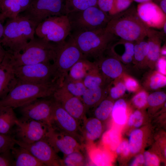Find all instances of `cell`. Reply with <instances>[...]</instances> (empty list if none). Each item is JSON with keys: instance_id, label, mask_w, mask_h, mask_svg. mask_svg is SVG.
I'll return each mask as SVG.
<instances>
[{"instance_id": "17", "label": "cell", "mask_w": 166, "mask_h": 166, "mask_svg": "<svg viewBox=\"0 0 166 166\" xmlns=\"http://www.w3.org/2000/svg\"><path fill=\"white\" fill-rule=\"evenodd\" d=\"M45 139L57 153L60 152L64 155L81 148L80 144L75 138L51 126Z\"/></svg>"}, {"instance_id": "36", "label": "cell", "mask_w": 166, "mask_h": 166, "mask_svg": "<svg viewBox=\"0 0 166 166\" xmlns=\"http://www.w3.org/2000/svg\"><path fill=\"white\" fill-rule=\"evenodd\" d=\"M143 136V132L140 129L135 130L131 132L128 144L132 153H136L139 151L142 144Z\"/></svg>"}, {"instance_id": "25", "label": "cell", "mask_w": 166, "mask_h": 166, "mask_svg": "<svg viewBox=\"0 0 166 166\" xmlns=\"http://www.w3.org/2000/svg\"><path fill=\"white\" fill-rule=\"evenodd\" d=\"M96 62L84 58L76 63L69 70L68 75L70 78L83 81L86 76L97 66Z\"/></svg>"}, {"instance_id": "9", "label": "cell", "mask_w": 166, "mask_h": 166, "mask_svg": "<svg viewBox=\"0 0 166 166\" xmlns=\"http://www.w3.org/2000/svg\"><path fill=\"white\" fill-rule=\"evenodd\" d=\"M13 69L19 81L36 84L55 81L60 83L53 63H41L14 67Z\"/></svg>"}, {"instance_id": "35", "label": "cell", "mask_w": 166, "mask_h": 166, "mask_svg": "<svg viewBox=\"0 0 166 166\" xmlns=\"http://www.w3.org/2000/svg\"><path fill=\"white\" fill-rule=\"evenodd\" d=\"M136 42L134 45L133 58L138 62H141L146 60L149 50V46L147 42L144 39Z\"/></svg>"}, {"instance_id": "8", "label": "cell", "mask_w": 166, "mask_h": 166, "mask_svg": "<svg viewBox=\"0 0 166 166\" xmlns=\"http://www.w3.org/2000/svg\"><path fill=\"white\" fill-rule=\"evenodd\" d=\"M84 58L83 54L70 35L67 40L57 45L56 56L53 64L61 86L72 67Z\"/></svg>"}, {"instance_id": "51", "label": "cell", "mask_w": 166, "mask_h": 166, "mask_svg": "<svg viewBox=\"0 0 166 166\" xmlns=\"http://www.w3.org/2000/svg\"><path fill=\"white\" fill-rule=\"evenodd\" d=\"M166 14V0H152Z\"/></svg>"}, {"instance_id": "40", "label": "cell", "mask_w": 166, "mask_h": 166, "mask_svg": "<svg viewBox=\"0 0 166 166\" xmlns=\"http://www.w3.org/2000/svg\"><path fill=\"white\" fill-rule=\"evenodd\" d=\"M133 0H113V6L110 15H113L124 11L131 6Z\"/></svg>"}, {"instance_id": "5", "label": "cell", "mask_w": 166, "mask_h": 166, "mask_svg": "<svg viewBox=\"0 0 166 166\" xmlns=\"http://www.w3.org/2000/svg\"><path fill=\"white\" fill-rule=\"evenodd\" d=\"M85 58L97 61L119 39L105 28L71 34Z\"/></svg>"}, {"instance_id": "59", "label": "cell", "mask_w": 166, "mask_h": 166, "mask_svg": "<svg viewBox=\"0 0 166 166\" xmlns=\"http://www.w3.org/2000/svg\"><path fill=\"white\" fill-rule=\"evenodd\" d=\"M1 0H0V1H1Z\"/></svg>"}, {"instance_id": "54", "label": "cell", "mask_w": 166, "mask_h": 166, "mask_svg": "<svg viewBox=\"0 0 166 166\" xmlns=\"http://www.w3.org/2000/svg\"><path fill=\"white\" fill-rule=\"evenodd\" d=\"M5 50L1 45L0 46V62L2 61L5 53Z\"/></svg>"}, {"instance_id": "32", "label": "cell", "mask_w": 166, "mask_h": 166, "mask_svg": "<svg viewBox=\"0 0 166 166\" xmlns=\"http://www.w3.org/2000/svg\"><path fill=\"white\" fill-rule=\"evenodd\" d=\"M113 104L112 101L106 99L101 101L96 107L94 110L95 118L100 121L107 119L111 113Z\"/></svg>"}, {"instance_id": "41", "label": "cell", "mask_w": 166, "mask_h": 166, "mask_svg": "<svg viewBox=\"0 0 166 166\" xmlns=\"http://www.w3.org/2000/svg\"><path fill=\"white\" fill-rule=\"evenodd\" d=\"M126 90L124 83L119 82L111 88L109 90L110 95L113 99H117L123 95Z\"/></svg>"}, {"instance_id": "56", "label": "cell", "mask_w": 166, "mask_h": 166, "mask_svg": "<svg viewBox=\"0 0 166 166\" xmlns=\"http://www.w3.org/2000/svg\"><path fill=\"white\" fill-rule=\"evenodd\" d=\"M133 1H134L137 2L139 3H143L144 2H147L149 1H152V0H133Z\"/></svg>"}, {"instance_id": "24", "label": "cell", "mask_w": 166, "mask_h": 166, "mask_svg": "<svg viewBox=\"0 0 166 166\" xmlns=\"http://www.w3.org/2000/svg\"><path fill=\"white\" fill-rule=\"evenodd\" d=\"M17 119L12 108L0 106V133L12 135Z\"/></svg>"}, {"instance_id": "12", "label": "cell", "mask_w": 166, "mask_h": 166, "mask_svg": "<svg viewBox=\"0 0 166 166\" xmlns=\"http://www.w3.org/2000/svg\"><path fill=\"white\" fill-rule=\"evenodd\" d=\"M50 126L72 136L80 144L83 139V133L79 122L54 99Z\"/></svg>"}, {"instance_id": "22", "label": "cell", "mask_w": 166, "mask_h": 166, "mask_svg": "<svg viewBox=\"0 0 166 166\" xmlns=\"http://www.w3.org/2000/svg\"><path fill=\"white\" fill-rule=\"evenodd\" d=\"M147 37L149 50L146 60L152 63H156L160 56L161 45L164 39L159 33L151 28L148 30Z\"/></svg>"}, {"instance_id": "3", "label": "cell", "mask_w": 166, "mask_h": 166, "mask_svg": "<svg viewBox=\"0 0 166 166\" xmlns=\"http://www.w3.org/2000/svg\"><path fill=\"white\" fill-rule=\"evenodd\" d=\"M60 86L58 81L36 84L18 81L7 95L0 100V106L20 108L36 99L52 97Z\"/></svg>"}, {"instance_id": "7", "label": "cell", "mask_w": 166, "mask_h": 166, "mask_svg": "<svg viewBox=\"0 0 166 166\" xmlns=\"http://www.w3.org/2000/svg\"><path fill=\"white\" fill-rule=\"evenodd\" d=\"M39 38L55 44L63 43L71 34V28L66 15L48 17L36 27L35 33Z\"/></svg>"}, {"instance_id": "14", "label": "cell", "mask_w": 166, "mask_h": 166, "mask_svg": "<svg viewBox=\"0 0 166 166\" xmlns=\"http://www.w3.org/2000/svg\"><path fill=\"white\" fill-rule=\"evenodd\" d=\"M54 99L53 97L36 99L19 108L22 116L50 126Z\"/></svg>"}, {"instance_id": "2", "label": "cell", "mask_w": 166, "mask_h": 166, "mask_svg": "<svg viewBox=\"0 0 166 166\" xmlns=\"http://www.w3.org/2000/svg\"><path fill=\"white\" fill-rule=\"evenodd\" d=\"M37 26L24 15H18L9 19L4 25L2 47L8 52L15 54L22 52L28 42L34 38Z\"/></svg>"}, {"instance_id": "38", "label": "cell", "mask_w": 166, "mask_h": 166, "mask_svg": "<svg viewBox=\"0 0 166 166\" xmlns=\"http://www.w3.org/2000/svg\"><path fill=\"white\" fill-rule=\"evenodd\" d=\"M149 86L153 90L164 87L166 85V76L159 72L154 73L150 77Z\"/></svg>"}, {"instance_id": "29", "label": "cell", "mask_w": 166, "mask_h": 166, "mask_svg": "<svg viewBox=\"0 0 166 166\" xmlns=\"http://www.w3.org/2000/svg\"><path fill=\"white\" fill-rule=\"evenodd\" d=\"M97 0H64L66 15L68 13L85 10L97 6Z\"/></svg>"}, {"instance_id": "15", "label": "cell", "mask_w": 166, "mask_h": 166, "mask_svg": "<svg viewBox=\"0 0 166 166\" xmlns=\"http://www.w3.org/2000/svg\"><path fill=\"white\" fill-rule=\"evenodd\" d=\"M53 97L79 123L83 122L86 118V112L81 98L70 93L64 85L60 86L56 90Z\"/></svg>"}, {"instance_id": "30", "label": "cell", "mask_w": 166, "mask_h": 166, "mask_svg": "<svg viewBox=\"0 0 166 166\" xmlns=\"http://www.w3.org/2000/svg\"><path fill=\"white\" fill-rule=\"evenodd\" d=\"M62 85L71 94L81 98L87 89L83 81L72 79L68 75L65 78Z\"/></svg>"}, {"instance_id": "52", "label": "cell", "mask_w": 166, "mask_h": 166, "mask_svg": "<svg viewBox=\"0 0 166 166\" xmlns=\"http://www.w3.org/2000/svg\"><path fill=\"white\" fill-rule=\"evenodd\" d=\"M4 21L0 19V41L1 39L3 34L4 26L3 25Z\"/></svg>"}, {"instance_id": "44", "label": "cell", "mask_w": 166, "mask_h": 166, "mask_svg": "<svg viewBox=\"0 0 166 166\" xmlns=\"http://www.w3.org/2000/svg\"><path fill=\"white\" fill-rule=\"evenodd\" d=\"M13 161L10 150L0 153V166H13Z\"/></svg>"}, {"instance_id": "31", "label": "cell", "mask_w": 166, "mask_h": 166, "mask_svg": "<svg viewBox=\"0 0 166 166\" xmlns=\"http://www.w3.org/2000/svg\"><path fill=\"white\" fill-rule=\"evenodd\" d=\"M126 107V104L123 99L118 100L113 104L111 113L112 117L117 123L123 124L125 123Z\"/></svg>"}, {"instance_id": "46", "label": "cell", "mask_w": 166, "mask_h": 166, "mask_svg": "<svg viewBox=\"0 0 166 166\" xmlns=\"http://www.w3.org/2000/svg\"><path fill=\"white\" fill-rule=\"evenodd\" d=\"M124 84L126 89L130 92L135 91L137 89L139 86L137 81L131 77L126 78Z\"/></svg>"}, {"instance_id": "58", "label": "cell", "mask_w": 166, "mask_h": 166, "mask_svg": "<svg viewBox=\"0 0 166 166\" xmlns=\"http://www.w3.org/2000/svg\"><path fill=\"white\" fill-rule=\"evenodd\" d=\"M0 45H1V44H0Z\"/></svg>"}, {"instance_id": "45", "label": "cell", "mask_w": 166, "mask_h": 166, "mask_svg": "<svg viewBox=\"0 0 166 166\" xmlns=\"http://www.w3.org/2000/svg\"><path fill=\"white\" fill-rule=\"evenodd\" d=\"M144 164L146 166H158L159 161L157 157L155 155L148 152H145L144 154Z\"/></svg>"}, {"instance_id": "10", "label": "cell", "mask_w": 166, "mask_h": 166, "mask_svg": "<svg viewBox=\"0 0 166 166\" xmlns=\"http://www.w3.org/2000/svg\"><path fill=\"white\" fill-rule=\"evenodd\" d=\"M23 12L37 26L48 17L66 15L64 0H33Z\"/></svg>"}, {"instance_id": "1", "label": "cell", "mask_w": 166, "mask_h": 166, "mask_svg": "<svg viewBox=\"0 0 166 166\" xmlns=\"http://www.w3.org/2000/svg\"><path fill=\"white\" fill-rule=\"evenodd\" d=\"M149 28L139 17L134 6L112 16L105 30L119 39L136 42L147 37Z\"/></svg>"}, {"instance_id": "47", "label": "cell", "mask_w": 166, "mask_h": 166, "mask_svg": "<svg viewBox=\"0 0 166 166\" xmlns=\"http://www.w3.org/2000/svg\"><path fill=\"white\" fill-rule=\"evenodd\" d=\"M156 63L157 67L159 72L166 76V57L160 56Z\"/></svg>"}, {"instance_id": "16", "label": "cell", "mask_w": 166, "mask_h": 166, "mask_svg": "<svg viewBox=\"0 0 166 166\" xmlns=\"http://www.w3.org/2000/svg\"><path fill=\"white\" fill-rule=\"evenodd\" d=\"M136 10L141 20L148 28L161 29L166 22V14L152 1L139 3Z\"/></svg>"}, {"instance_id": "33", "label": "cell", "mask_w": 166, "mask_h": 166, "mask_svg": "<svg viewBox=\"0 0 166 166\" xmlns=\"http://www.w3.org/2000/svg\"><path fill=\"white\" fill-rule=\"evenodd\" d=\"M80 150H75L64 155L63 159H61V166H75L84 165L85 158Z\"/></svg>"}, {"instance_id": "49", "label": "cell", "mask_w": 166, "mask_h": 166, "mask_svg": "<svg viewBox=\"0 0 166 166\" xmlns=\"http://www.w3.org/2000/svg\"><path fill=\"white\" fill-rule=\"evenodd\" d=\"M134 116V122L133 125L136 127H140L142 124L143 118L140 112L136 111L133 113Z\"/></svg>"}, {"instance_id": "27", "label": "cell", "mask_w": 166, "mask_h": 166, "mask_svg": "<svg viewBox=\"0 0 166 166\" xmlns=\"http://www.w3.org/2000/svg\"><path fill=\"white\" fill-rule=\"evenodd\" d=\"M82 130L84 136L88 143L95 140L100 136L102 131L101 121L96 118H86L83 121Z\"/></svg>"}, {"instance_id": "34", "label": "cell", "mask_w": 166, "mask_h": 166, "mask_svg": "<svg viewBox=\"0 0 166 166\" xmlns=\"http://www.w3.org/2000/svg\"><path fill=\"white\" fill-rule=\"evenodd\" d=\"M102 139L105 145L112 150L116 149L119 144V134L114 129H111L105 132Z\"/></svg>"}, {"instance_id": "37", "label": "cell", "mask_w": 166, "mask_h": 166, "mask_svg": "<svg viewBox=\"0 0 166 166\" xmlns=\"http://www.w3.org/2000/svg\"><path fill=\"white\" fill-rule=\"evenodd\" d=\"M13 135L0 133V153L10 150L16 144Z\"/></svg>"}, {"instance_id": "26", "label": "cell", "mask_w": 166, "mask_h": 166, "mask_svg": "<svg viewBox=\"0 0 166 166\" xmlns=\"http://www.w3.org/2000/svg\"><path fill=\"white\" fill-rule=\"evenodd\" d=\"M104 86L86 89L81 97L86 112L101 101L106 91Z\"/></svg>"}, {"instance_id": "18", "label": "cell", "mask_w": 166, "mask_h": 166, "mask_svg": "<svg viewBox=\"0 0 166 166\" xmlns=\"http://www.w3.org/2000/svg\"><path fill=\"white\" fill-rule=\"evenodd\" d=\"M18 82L13 67L9 63L4 55L0 62V100L7 95Z\"/></svg>"}, {"instance_id": "43", "label": "cell", "mask_w": 166, "mask_h": 166, "mask_svg": "<svg viewBox=\"0 0 166 166\" xmlns=\"http://www.w3.org/2000/svg\"><path fill=\"white\" fill-rule=\"evenodd\" d=\"M113 3V0H97V6L101 10L110 15Z\"/></svg>"}, {"instance_id": "50", "label": "cell", "mask_w": 166, "mask_h": 166, "mask_svg": "<svg viewBox=\"0 0 166 166\" xmlns=\"http://www.w3.org/2000/svg\"><path fill=\"white\" fill-rule=\"evenodd\" d=\"M144 156L140 154L134 160L131 164V166H138L144 163Z\"/></svg>"}, {"instance_id": "28", "label": "cell", "mask_w": 166, "mask_h": 166, "mask_svg": "<svg viewBox=\"0 0 166 166\" xmlns=\"http://www.w3.org/2000/svg\"><path fill=\"white\" fill-rule=\"evenodd\" d=\"M83 81L86 88L104 86L105 84V77L100 72L97 65L86 76Z\"/></svg>"}, {"instance_id": "19", "label": "cell", "mask_w": 166, "mask_h": 166, "mask_svg": "<svg viewBox=\"0 0 166 166\" xmlns=\"http://www.w3.org/2000/svg\"><path fill=\"white\" fill-rule=\"evenodd\" d=\"M33 0H2L0 1V19L4 21L6 18L16 17L24 12Z\"/></svg>"}, {"instance_id": "11", "label": "cell", "mask_w": 166, "mask_h": 166, "mask_svg": "<svg viewBox=\"0 0 166 166\" xmlns=\"http://www.w3.org/2000/svg\"><path fill=\"white\" fill-rule=\"evenodd\" d=\"M15 126V138L27 143L45 139L50 127L46 123L22 116L18 118Z\"/></svg>"}, {"instance_id": "42", "label": "cell", "mask_w": 166, "mask_h": 166, "mask_svg": "<svg viewBox=\"0 0 166 166\" xmlns=\"http://www.w3.org/2000/svg\"><path fill=\"white\" fill-rule=\"evenodd\" d=\"M148 95L144 91H142L136 94L133 99L134 105L138 108L143 107L147 103Z\"/></svg>"}, {"instance_id": "20", "label": "cell", "mask_w": 166, "mask_h": 166, "mask_svg": "<svg viewBox=\"0 0 166 166\" xmlns=\"http://www.w3.org/2000/svg\"><path fill=\"white\" fill-rule=\"evenodd\" d=\"M95 61L100 72L105 78H116L123 72L121 64L118 59L113 54L107 57L103 55Z\"/></svg>"}, {"instance_id": "21", "label": "cell", "mask_w": 166, "mask_h": 166, "mask_svg": "<svg viewBox=\"0 0 166 166\" xmlns=\"http://www.w3.org/2000/svg\"><path fill=\"white\" fill-rule=\"evenodd\" d=\"M14 159L13 166H44L25 148L19 146L10 150Z\"/></svg>"}, {"instance_id": "6", "label": "cell", "mask_w": 166, "mask_h": 166, "mask_svg": "<svg viewBox=\"0 0 166 166\" xmlns=\"http://www.w3.org/2000/svg\"><path fill=\"white\" fill-rule=\"evenodd\" d=\"M66 15L71 34L105 28L112 17L97 6L70 12Z\"/></svg>"}, {"instance_id": "48", "label": "cell", "mask_w": 166, "mask_h": 166, "mask_svg": "<svg viewBox=\"0 0 166 166\" xmlns=\"http://www.w3.org/2000/svg\"><path fill=\"white\" fill-rule=\"evenodd\" d=\"M129 151V144L126 141H124L121 143L116 148V151L117 153H122L125 156L128 154Z\"/></svg>"}, {"instance_id": "4", "label": "cell", "mask_w": 166, "mask_h": 166, "mask_svg": "<svg viewBox=\"0 0 166 166\" xmlns=\"http://www.w3.org/2000/svg\"><path fill=\"white\" fill-rule=\"evenodd\" d=\"M57 44L34 38L28 43L21 52L12 54L5 50L4 56L12 67L54 61L56 55Z\"/></svg>"}, {"instance_id": "53", "label": "cell", "mask_w": 166, "mask_h": 166, "mask_svg": "<svg viewBox=\"0 0 166 166\" xmlns=\"http://www.w3.org/2000/svg\"><path fill=\"white\" fill-rule=\"evenodd\" d=\"M134 122V116L133 114L130 115L129 118L128 124L129 126H131L133 125Z\"/></svg>"}, {"instance_id": "23", "label": "cell", "mask_w": 166, "mask_h": 166, "mask_svg": "<svg viewBox=\"0 0 166 166\" xmlns=\"http://www.w3.org/2000/svg\"><path fill=\"white\" fill-rule=\"evenodd\" d=\"M88 156L91 162L96 166H110L113 159L108 150L95 147L89 143L87 146Z\"/></svg>"}, {"instance_id": "55", "label": "cell", "mask_w": 166, "mask_h": 166, "mask_svg": "<svg viewBox=\"0 0 166 166\" xmlns=\"http://www.w3.org/2000/svg\"><path fill=\"white\" fill-rule=\"evenodd\" d=\"M160 56L166 57V46L164 45L162 48H161L160 50Z\"/></svg>"}, {"instance_id": "57", "label": "cell", "mask_w": 166, "mask_h": 166, "mask_svg": "<svg viewBox=\"0 0 166 166\" xmlns=\"http://www.w3.org/2000/svg\"><path fill=\"white\" fill-rule=\"evenodd\" d=\"M165 156H166V149L165 150Z\"/></svg>"}, {"instance_id": "13", "label": "cell", "mask_w": 166, "mask_h": 166, "mask_svg": "<svg viewBox=\"0 0 166 166\" xmlns=\"http://www.w3.org/2000/svg\"><path fill=\"white\" fill-rule=\"evenodd\" d=\"M16 144L29 151L45 166H61V159L56 152L45 139L31 143H24L14 139Z\"/></svg>"}, {"instance_id": "39", "label": "cell", "mask_w": 166, "mask_h": 166, "mask_svg": "<svg viewBox=\"0 0 166 166\" xmlns=\"http://www.w3.org/2000/svg\"><path fill=\"white\" fill-rule=\"evenodd\" d=\"M166 99V94L163 92L158 91L153 93L148 96L147 101L150 105L156 106L163 103Z\"/></svg>"}]
</instances>
